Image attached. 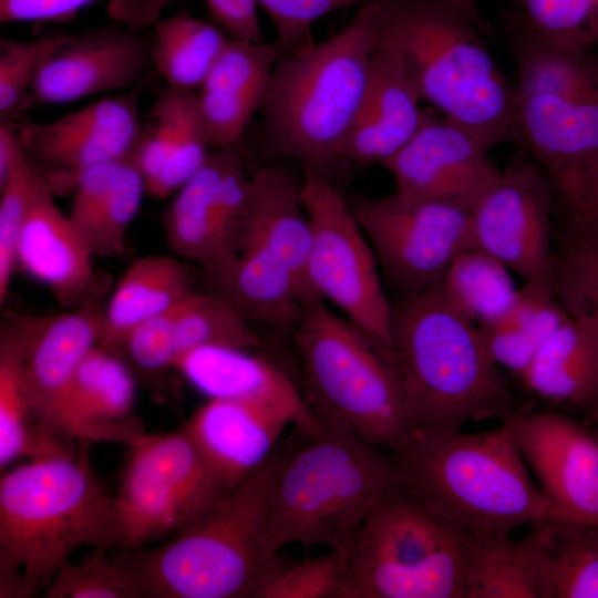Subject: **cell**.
<instances>
[{"instance_id": "cell-1", "label": "cell", "mask_w": 598, "mask_h": 598, "mask_svg": "<svg viewBox=\"0 0 598 598\" xmlns=\"http://www.w3.org/2000/svg\"><path fill=\"white\" fill-rule=\"evenodd\" d=\"M90 441L73 455L32 458L0 480V597L47 590L82 546L124 549L111 496L94 473Z\"/></svg>"}, {"instance_id": "cell-2", "label": "cell", "mask_w": 598, "mask_h": 598, "mask_svg": "<svg viewBox=\"0 0 598 598\" xmlns=\"http://www.w3.org/2000/svg\"><path fill=\"white\" fill-rule=\"evenodd\" d=\"M390 455L398 487L467 537L508 536L549 513L503 424L477 433L414 431Z\"/></svg>"}, {"instance_id": "cell-3", "label": "cell", "mask_w": 598, "mask_h": 598, "mask_svg": "<svg viewBox=\"0 0 598 598\" xmlns=\"http://www.w3.org/2000/svg\"><path fill=\"white\" fill-rule=\"evenodd\" d=\"M379 23V0L367 1L338 33L278 61L259 110L264 155L319 172L341 158L368 90Z\"/></svg>"}, {"instance_id": "cell-4", "label": "cell", "mask_w": 598, "mask_h": 598, "mask_svg": "<svg viewBox=\"0 0 598 598\" xmlns=\"http://www.w3.org/2000/svg\"><path fill=\"white\" fill-rule=\"evenodd\" d=\"M391 360L413 432L450 433L514 410L480 330L437 285L393 309Z\"/></svg>"}, {"instance_id": "cell-5", "label": "cell", "mask_w": 598, "mask_h": 598, "mask_svg": "<svg viewBox=\"0 0 598 598\" xmlns=\"http://www.w3.org/2000/svg\"><path fill=\"white\" fill-rule=\"evenodd\" d=\"M379 33L398 49L421 101L488 148L517 141L516 87L465 13L445 0H379Z\"/></svg>"}, {"instance_id": "cell-6", "label": "cell", "mask_w": 598, "mask_h": 598, "mask_svg": "<svg viewBox=\"0 0 598 598\" xmlns=\"http://www.w3.org/2000/svg\"><path fill=\"white\" fill-rule=\"evenodd\" d=\"M307 442L285 450L270 489L265 543L324 545L346 560L375 505L396 485L391 455L319 420Z\"/></svg>"}, {"instance_id": "cell-7", "label": "cell", "mask_w": 598, "mask_h": 598, "mask_svg": "<svg viewBox=\"0 0 598 598\" xmlns=\"http://www.w3.org/2000/svg\"><path fill=\"white\" fill-rule=\"evenodd\" d=\"M285 447L152 549H133L147 598H260L287 566L268 550L270 489Z\"/></svg>"}, {"instance_id": "cell-8", "label": "cell", "mask_w": 598, "mask_h": 598, "mask_svg": "<svg viewBox=\"0 0 598 598\" xmlns=\"http://www.w3.org/2000/svg\"><path fill=\"white\" fill-rule=\"evenodd\" d=\"M293 329L312 413L372 446L398 451L413 429L390 350L323 300L309 303Z\"/></svg>"}, {"instance_id": "cell-9", "label": "cell", "mask_w": 598, "mask_h": 598, "mask_svg": "<svg viewBox=\"0 0 598 598\" xmlns=\"http://www.w3.org/2000/svg\"><path fill=\"white\" fill-rule=\"evenodd\" d=\"M472 545L395 485L359 530L340 598H464Z\"/></svg>"}, {"instance_id": "cell-10", "label": "cell", "mask_w": 598, "mask_h": 598, "mask_svg": "<svg viewBox=\"0 0 598 598\" xmlns=\"http://www.w3.org/2000/svg\"><path fill=\"white\" fill-rule=\"evenodd\" d=\"M301 198L311 229L308 277L313 291L390 350L393 309L374 250L349 202L310 167L301 178Z\"/></svg>"}, {"instance_id": "cell-11", "label": "cell", "mask_w": 598, "mask_h": 598, "mask_svg": "<svg viewBox=\"0 0 598 598\" xmlns=\"http://www.w3.org/2000/svg\"><path fill=\"white\" fill-rule=\"evenodd\" d=\"M349 204L379 265L404 296L434 287L458 255L476 248L472 214L456 205L400 190L355 196Z\"/></svg>"}, {"instance_id": "cell-12", "label": "cell", "mask_w": 598, "mask_h": 598, "mask_svg": "<svg viewBox=\"0 0 598 598\" xmlns=\"http://www.w3.org/2000/svg\"><path fill=\"white\" fill-rule=\"evenodd\" d=\"M553 197L546 174L517 157L471 212L476 248L525 281L549 280Z\"/></svg>"}, {"instance_id": "cell-13", "label": "cell", "mask_w": 598, "mask_h": 598, "mask_svg": "<svg viewBox=\"0 0 598 598\" xmlns=\"http://www.w3.org/2000/svg\"><path fill=\"white\" fill-rule=\"evenodd\" d=\"M502 424L537 477L549 514L598 525V437L554 412L514 411Z\"/></svg>"}, {"instance_id": "cell-14", "label": "cell", "mask_w": 598, "mask_h": 598, "mask_svg": "<svg viewBox=\"0 0 598 598\" xmlns=\"http://www.w3.org/2000/svg\"><path fill=\"white\" fill-rule=\"evenodd\" d=\"M517 141L543 164L571 228L598 168V100L517 97Z\"/></svg>"}, {"instance_id": "cell-15", "label": "cell", "mask_w": 598, "mask_h": 598, "mask_svg": "<svg viewBox=\"0 0 598 598\" xmlns=\"http://www.w3.org/2000/svg\"><path fill=\"white\" fill-rule=\"evenodd\" d=\"M153 66L152 33L122 23L61 34L34 79L33 101L68 104L128 87Z\"/></svg>"}, {"instance_id": "cell-16", "label": "cell", "mask_w": 598, "mask_h": 598, "mask_svg": "<svg viewBox=\"0 0 598 598\" xmlns=\"http://www.w3.org/2000/svg\"><path fill=\"white\" fill-rule=\"evenodd\" d=\"M382 165L398 190L468 212L501 174L484 143L458 124L426 113L412 137Z\"/></svg>"}, {"instance_id": "cell-17", "label": "cell", "mask_w": 598, "mask_h": 598, "mask_svg": "<svg viewBox=\"0 0 598 598\" xmlns=\"http://www.w3.org/2000/svg\"><path fill=\"white\" fill-rule=\"evenodd\" d=\"M39 166L69 173L133 156L143 123L136 93L103 97L49 122L23 120L11 126Z\"/></svg>"}, {"instance_id": "cell-18", "label": "cell", "mask_w": 598, "mask_h": 598, "mask_svg": "<svg viewBox=\"0 0 598 598\" xmlns=\"http://www.w3.org/2000/svg\"><path fill=\"white\" fill-rule=\"evenodd\" d=\"M93 295L72 310L45 317H11L21 350V369L37 427L50 429L52 415L80 362L100 343L103 310Z\"/></svg>"}, {"instance_id": "cell-19", "label": "cell", "mask_w": 598, "mask_h": 598, "mask_svg": "<svg viewBox=\"0 0 598 598\" xmlns=\"http://www.w3.org/2000/svg\"><path fill=\"white\" fill-rule=\"evenodd\" d=\"M136 385L120 355L96 344L75 369L50 421L51 431L73 442L118 441L133 445L145 433L132 417Z\"/></svg>"}, {"instance_id": "cell-20", "label": "cell", "mask_w": 598, "mask_h": 598, "mask_svg": "<svg viewBox=\"0 0 598 598\" xmlns=\"http://www.w3.org/2000/svg\"><path fill=\"white\" fill-rule=\"evenodd\" d=\"M296 416L286 410L228 400H207L183 425L227 491L254 473L277 447Z\"/></svg>"}, {"instance_id": "cell-21", "label": "cell", "mask_w": 598, "mask_h": 598, "mask_svg": "<svg viewBox=\"0 0 598 598\" xmlns=\"http://www.w3.org/2000/svg\"><path fill=\"white\" fill-rule=\"evenodd\" d=\"M173 369L208 400L247 402L289 411L296 416L300 431L319 421L287 374L249 349L224 344L198 347L181 355Z\"/></svg>"}, {"instance_id": "cell-22", "label": "cell", "mask_w": 598, "mask_h": 598, "mask_svg": "<svg viewBox=\"0 0 598 598\" xmlns=\"http://www.w3.org/2000/svg\"><path fill=\"white\" fill-rule=\"evenodd\" d=\"M53 192L47 179L31 205L17 244L16 268L45 285L61 303L76 307L96 290L94 256Z\"/></svg>"}, {"instance_id": "cell-23", "label": "cell", "mask_w": 598, "mask_h": 598, "mask_svg": "<svg viewBox=\"0 0 598 598\" xmlns=\"http://www.w3.org/2000/svg\"><path fill=\"white\" fill-rule=\"evenodd\" d=\"M420 101L398 49L378 33L365 97L340 157L382 165L416 132Z\"/></svg>"}, {"instance_id": "cell-24", "label": "cell", "mask_w": 598, "mask_h": 598, "mask_svg": "<svg viewBox=\"0 0 598 598\" xmlns=\"http://www.w3.org/2000/svg\"><path fill=\"white\" fill-rule=\"evenodd\" d=\"M280 59L276 41L229 39L196 91L212 151L240 143Z\"/></svg>"}, {"instance_id": "cell-25", "label": "cell", "mask_w": 598, "mask_h": 598, "mask_svg": "<svg viewBox=\"0 0 598 598\" xmlns=\"http://www.w3.org/2000/svg\"><path fill=\"white\" fill-rule=\"evenodd\" d=\"M310 244L311 229L302 204L301 179L278 164L257 167L251 174L250 207L239 248H257L282 262L295 275L308 299L316 301L321 299L308 277Z\"/></svg>"}, {"instance_id": "cell-26", "label": "cell", "mask_w": 598, "mask_h": 598, "mask_svg": "<svg viewBox=\"0 0 598 598\" xmlns=\"http://www.w3.org/2000/svg\"><path fill=\"white\" fill-rule=\"evenodd\" d=\"M68 214L93 256L121 255L146 192L134 155L87 167L73 181Z\"/></svg>"}, {"instance_id": "cell-27", "label": "cell", "mask_w": 598, "mask_h": 598, "mask_svg": "<svg viewBox=\"0 0 598 598\" xmlns=\"http://www.w3.org/2000/svg\"><path fill=\"white\" fill-rule=\"evenodd\" d=\"M203 267L208 292L249 321L295 328L305 308L313 302L283 264L256 248L241 247L230 258Z\"/></svg>"}, {"instance_id": "cell-28", "label": "cell", "mask_w": 598, "mask_h": 598, "mask_svg": "<svg viewBox=\"0 0 598 598\" xmlns=\"http://www.w3.org/2000/svg\"><path fill=\"white\" fill-rule=\"evenodd\" d=\"M522 542L538 598H598V525L548 513Z\"/></svg>"}, {"instance_id": "cell-29", "label": "cell", "mask_w": 598, "mask_h": 598, "mask_svg": "<svg viewBox=\"0 0 598 598\" xmlns=\"http://www.w3.org/2000/svg\"><path fill=\"white\" fill-rule=\"evenodd\" d=\"M193 283L188 266L176 258L147 256L135 260L103 310L99 344L117 353L136 327L193 293Z\"/></svg>"}, {"instance_id": "cell-30", "label": "cell", "mask_w": 598, "mask_h": 598, "mask_svg": "<svg viewBox=\"0 0 598 598\" xmlns=\"http://www.w3.org/2000/svg\"><path fill=\"white\" fill-rule=\"evenodd\" d=\"M519 378L545 400L589 406L598 391V323L571 317Z\"/></svg>"}, {"instance_id": "cell-31", "label": "cell", "mask_w": 598, "mask_h": 598, "mask_svg": "<svg viewBox=\"0 0 598 598\" xmlns=\"http://www.w3.org/2000/svg\"><path fill=\"white\" fill-rule=\"evenodd\" d=\"M115 502L124 549H138L192 520L174 486L135 446H131Z\"/></svg>"}, {"instance_id": "cell-32", "label": "cell", "mask_w": 598, "mask_h": 598, "mask_svg": "<svg viewBox=\"0 0 598 598\" xmlns=\"http://www.w3.org/2000/svg\"><path fill=\"white\" fill-rule=\"evenodd\" d=\"M220 156L212 151L204 165L176 190L165 215V230L172 249L203 266L224 261L233 251L220 228L216 190Z\"/></svg>"}, {"instance_id": "cell-33", "label": "cell", "mask_w": 598, "mask_h": 598, "mask_svg": "<svg viewBox=\"0 0 598 598\" xmlns=\"http://www.w3.org/2000/svg\"><path fill=\"white\" fill-rule=\"evenodd\" d=\"M512 49L518 69L517 97L598 100V53L556 48L519 30Z\"/></svg>"}, {"instance_id": "cell-34", "label": "cell", "mask_w": 598, "mask_h": 598, "mask_svg": "<svg viewBox=\"0 0 598 598\" xmlns=\"http://www.w3.org/2000/svg\"><path fill=\"white\" fill-rule=\"evenodd\" d=\"M216 25L185 12L161 18L153 27V66L167 86L197 91L228 43Z\"/></svg>"}, {"instance_id": "cell-35", "label": "cell", "mask_w": 598, "mask_h": 598, "mask_svg": "<svg viewBox=\"0 0 598 598\" xmlns=\"http://www.w3.org/2000/svg\"><path fill=\"white\" fill-rule=\"evenodd\" d=\"M73 454L42 433L33 421L23 384L20 342L10 320L0 336V467L22 456Z\"/></svg>"}, {"instance_id": "cell-36", "label": "cell", "mask_w": 598, "mask_h": 598, "mask_svg": "<svg viewBox=\"0 0 598 598\" xmlns=\"http://www.w3.org/2000/svg\"><path fill=\"white\" fill-rule=\"evenodd\" d=\"M508 268L473 248L458 255L437 283L444 298L476 326L504 317L513 306L517 290Z\"/></svg>"}, {"instance_id": "cell-37", "label": "cell", "mask_w": 598, "mask_h": 598, "mask_svg": "<svg viewBox=\"0 0 598 598\" xmlns=\"http://www.w3.org/2000/svg\"><path fill=\"white\" fill-rule=\"evenodd\" d=\"M174 486L192 520L227 491L217 478L184 426L166 434H144L133 445Z\"/></svg>"}, {"instance_id": "cell-38", "label": "cell", "mask_w": 598, "mask_h": 598, "mask_svg": "<svg viewBox=\"0 0 598 598\" xmlns=\"http://www.w3.org/2000/svg\"><path fill=\"white\" fill-rule=\"evenodd\" d=\"M210 344L251 350L260 340L249 320L227 301L210 292L194 291L176 308L172 341L174 363L187 351Z\"/></svg>"}, {"instance_id": "cell-39", "label": "cell", "mask_w": 598, "mask_h": 598, "mask_svg": "<svg viewBox=\"0 0 598 598\" xmlns=\"http://www.w3.org/2000/svg\"><path fill=\"white\" fill-rule=\"evenodd\" d=\"M464 598H538L522 539L473 538Z\"/></svg>"}, {"instance_id": "cell-40", "label": "cell", "mask_w": 598, "mask_h": 598, "mask_svg": "<svg viewBox=\"0 0 598 598\" xmlns=\"http://www.w3.org/2000/svg\"><path fill=\"white\" fill-rule=\"evenodd\" d=\"M107 549L94 548L78 565L70 561L55 575L45 590L47 598H143L145 590L132 549L116 559Z\"/></svg>"}, {"instance_id": "cell-41", "label": "cell", "mask_w": 598, "mask_h": 598, "mask_svg": "<svg viewBox=\"0 0 598 598\" xmlns=\"http://www.w3.org/2000/svg\"><path fill=\"white\" fill-rule=\"evenodd\" d=\"M519 31L573 52L598 47V0H519Z\"/></svg>"}, {"instance_id": "cell-42", "label": "cell", "mask_w": 598, "mask_h": 598, "mask_svg": "<svg viewBox=\"0 0 598 598\" xmlns=\"http://www.w3.org/2000/svg\"><path fill=\"white\" fill-rule=\"evenodd\" d=\"M23 146V145H22ZM48 177L24 147L0 183V301L3 302L16 269L18 239L31 205Z\"/></svg>"}, {"instance_id": "cell-43", "label": "cell", "mask_w": 598, "mask_h": 598, "mask_svg": "<svg viewBox=\"0 0 598 598\" xmlns=\"http://www.w3.org/2000/svg\"><path fill=\"white\" fill-rule=\"evenodd\" d=\"M549 283L570 317L598 323V244L574 238L553 256Z\"/></svg>"}, {"instance_id": "cell-44", "label": "cell", "mask_w": 598, "mask_h": 598, "mask_svg": "<svg viewBox=\"0 0 598 598\" xmlns=\"http://www.w3.org/2000/svg\"><path fill=\"white\" fill-rule=\"evenodd\" d=\"M61 34L29 41L0 39V123L13 126L24 120L31 90L42 61Z\"/></svg>"}, {"instance_id": "cell-45", "label": "cell", "mask_w": 598, "mask_h": 598, "mask_svg": "<svg viewBox=\"0 0 598 598\" xmlns=\"http://www.w3.org/2000/svg\"><path fill=\"white\" fill-rule=\"evenodd\" d=\"M100 0H0L2 22L65 21ZM110 17L135 30H146L161 19L173 0H107Z\"/></svg>"}, {"instance_id": "cell-46", "label": "cell", "mask_w": 598, "mask_h": 598, "mask_svg": "<svg viewBox=\"0 0 598 598\" xmlns=\"http://www.w3.org/2000/svg\"><path fill=\"white\" fill-rule=\"evenodd\" d=\"M347 560L331 550L289 565L265 587L260 598H340Z\"/></svg>"}, {"instance_id": "cell-47", "label": "cell", "mask_w": 598, "mask_h": 598, "mask_svg": "<svg viewBox=\"0 0 598 598\" xmlns=\"http://www.w3.org/2000/svg\"><path fill=\"white\" fill-rule=\"evenodd\" d=\"M274 23L281 59L309 44L310 28L338 9L370 0H257Z\"/></svg>"}, {"instance_id": "cell-48", "label": "cell", "mask_w": 598, "mask_h": 598, "mask_svg": "<svg viewBox=\"0 0 598 598\" xmlns=\"http://www.w3.org/2000/svg\"><path fill=\"white\" fill-rule=\"evenodd\" d=\"M502 318L520 329L539 349L571 317L556 299L549 280H528Z\"/></svg>"}, {"instance_id": "cell-49", "label": "cell", "mask_w": 598, "mask_h": 598, "mask_svg": "<svg viewBox=\"0 0 598 598\" xmlns=\"http://www.w3.org/2000/svg\"><path fill=\"white\" fill-rule=\"evenodd\" d=\"M477 328L494 362L518 377L528 368L538 351L532 339L505 318Z\"/></svg>"}, {"instance_id": "cell-50", "label": "cell", "mask_w": 598, "mask_h": 598, "mask_svg": "<svg viewBox=\"0 0 598 598\" xmlns=\"http://www.w3.org/2000/svg\"><path fill=\"white\" fill-rule=\"evenodd\" d=\"M214 19L231 39L262 42L257 0H206Z\"/></svg>"}, {"instance_id": "cell-51", "label": "cell", "mask_w": 598, "mask_h": 598, "mask_svg": "<svg viewBox=\"0 0 598 598\" xmlns=\"http://www.w3.org/2000/svg\"><path fill=\"white\" fill-rule=\"evenodd\" d=\"M598 221V168L590 182L586 206L584 210L582 218L580 223L571 228L574 230H579L590 224Z\"/></svg>"}, {"instance_id": "cell-52", "label": "cell", "mask_w": 598, "mask_h": 598, "mask_svg": "<svg viewBox=\"0 0 598 598\" xmlns=\"http://www.w3.org/2000/svg\"><path fill=\"white\" fill-rule=\"evenodd\" d=\"M465 13L482 33H491L489 22L482 16L476 0H445Z\"/></svg>"}, {"instance_id": "cell-53", "label": "cell", "mask_w": 598, "mask_h": 598, "mask_svg": "<svg viewBox=\"0 0 598 598\" xmlns=\"http://www.w3.org/2000/svg\"><path fill=\"white\" fill-rule=\"evenodd\" d=\"M575 238L585 239L598 244V221L579 230H574Z\"/></svg>"}, {"instance_id": "cell-54", "label": "cell", "mask_w": 598, "mask_h": 598, "mask_svg": "<svg viewBox=\"0 0 598 598\" xmlns=\"http://www.w3.org/2000/svg\"><path fill=\"white\" fill-rule=\"evenodd\" d=\"M588 408L590 410L591 419L595 421V423H597L598 422V391Z\"/></svg>"}, {"instance_id": "cell-55", "label": "cell", "mask_w": 598, "mask_h": 598, "mask_svg": "<svg viewBox=\"0 0 598 598\" xmlns=\"http://www.w3.org/2000/svg\"><path fill=\"white\" fill-rule=\"evenodd\" d=\"M596 425H597V437H598V422L596 423Z\"/></svg>"}]
</instances>
